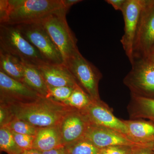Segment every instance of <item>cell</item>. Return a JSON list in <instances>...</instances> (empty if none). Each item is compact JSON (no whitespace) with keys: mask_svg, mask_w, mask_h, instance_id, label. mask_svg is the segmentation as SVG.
Wrapping results in <instances>:
<instances>
[{"mask_svg":"<svg viewBox=\"0 0 154 154\" xmlns=\"http://www.w3.org/2000/svg\"><path fill=\"white\" fill-rule=\"evenodd\" d=\"M15 25L17 26L24 38L38 51L46 63H64L61 53L41 22Z\"/></svg>","mask_w":154,"mask_h":154,"instance_id":"6","label":"cell"},{"mask_svg":"<svg viewBox=\"0 0 154 154\" xmlns=\"http://www.w3.org/2000/svg\"><path fill=\"white\" fill-rule=\"evenodd\" d=\"M147 0H126L122 10L124 33L120 42L131 63L133 62V47L141 16Z\"/></svg>","mask_w":154,"mask_h":154,"instance_id":"9","label":"cell"},{"mask_svg":"<svg viewBox=\"0 0 154 154\" xmlns=\"http://www.w3.org/2000/svg\"><path fill=\"white\" fill-rule=\"evenodd\" d=\"M42 154H69L65 146H62L48 151L41 152Z\"/></svg>","mask_w":154,"mask_h":154,"instance_id":"30","label":"cell"},{"mask_svg":"<svg viewBox=\"0 0 154 154\" xmlns=\"http://www.w3.org/2000/svg\"><path fill=\"white\" fill-rule=\"evenodd\" d=\"M64 64L79 87L93 102L102 101L99 96V85L102 75L99 69L85 58L79 51L65 60Z\"/></svg>","mask_w":154,"mask_h":154,"instance_id":"4","label":"cell"},{"mask_svg":"<svg viewBox=\"0 0 154 154\" xmlns=\"http://www.w3.org/2000/svg\"><path fill=\"white\" fill-rule=\"evenodd\" d=\"M123 79L131 95L154 99V61L149 58L134 61Z\"/></svg>","mask_w":154,"mask_h":154,"instance_id":"7","label":"cell"},{"mask_svg":"<svg viewBox=\"0 0 154 154\" xmlns=\"http://www.w3.org/2000/svg\"><path fill=\"white\" fill-rule=\"evenodd\" d=\"M82 2V1L81 0H62L64 7L68 11L72 6Z\"/></svg>","mask_w":154,"mask_h":154,"instance_id":"31","label":"cell"},{"mask_svg":"<svg viewBox=\"0 0 154 154\" xmlns=\"http://www.w3.org/2000/svg\"><path fill=\"white\" fill-rule=\"evenodd\" d=\"M90 124L82 111L72 109L59 125L63 145L72 143L84 137Z\"/></svg>","mask_w":154,"mask_h":154,"instance_id":"13","label":"cell"},{"mask_svg":"<svg viewBox=\"0 0 154 154\" xmlns=\"http://www.w3.org/2000/svg\"><path fill=\"white\" fill-rule=\"evenodd\" d=\"M0 71L12 79L23 83L22 62L2 50H0Z\"/></svg>","mask_w":154,"mask_h":154,"instance_id":"19","label":"cell"},{"mask_svg":"<svg viewBox=\"0 0 154 154\" xmlns=\"http://www.w3.org/2000/svg\"><path fill=\"white\" fill-rule=\"evenodd\" d=\"M8 12L4 24L8 25L40 22L51 14L65 9L62 0H8Z\"/></svg>","mask_w":154,"mask_h":154,"instance_id":"2","label":"cell"},{"mask_svg":"<svg viewBox=\"0 0 154 154\" xmlns=\"http://www.w3.org/2000/svg\"><path fill=\"white\" fill-rule=\"evenodd\" d=\"M65 146L69 154H99L100 151L85 137Z\"/></svg>","mask_w":154,"mask_h":154,"instance_id":"22","label":"cell"},{"mask_svg":"<svg viewBox=\"0 0 154 154\" xmlns=\"http://www.w3.org/2000/svg\"><path fill=\"white\" fill-rule=\"evenodd\" d=\"M127 109L131 119H147L154 123V99L131 95Z\"/></svg>","mask_w":154,"mask_h":154,"instance_id":"17","label":"cell"},{"mask_svg":"<svg viewBox=\"0 0 154 154\" xmlns=\"http://www.w3.org/2000/svg\"><path fill=\"white\" fill-rule=\"evenodd\" d=\"M42 96L25 84L0 71V103L8 105L32 102Z\"/></svg>","mask_w":154,"mask_h":154,"instance_id":"10","label":"cell"},{"mask_svg":"<svg viewBox=\"0 0 154 154\" xmlns=\"http://www.w3.org/2000/svg\"><path fill=\"white\" fill-rule=\"evenodd\" d=\"M63 145L59 126L48 127L38 129L35 136L33 149L40 152L48 151Z\"/></svg>","mask_w":154,"mask_h":154,"instance_id":"16","label":"cell"},{"mask_svg":"<svg viewBox=\"0 0 154 154\" xmlns=\"http://www.w3.org/2000/svg\"><path fill=\"white\" fill-rule=\"evenodd\" d=\"M12 131L20 134L36 136L39 128L27 122L14 118L7 126Z\"/></svg>","mask_w":154,"mask_h":154,"instance_id":"23","label":"cell"},{"mask_svg":"<svg viewBox=\"0 0 154 154\" xmlns=\"http://www.w3.org/2000/svg\"><path fill=\"white\" fill-rule=\"evenodd\" d=\"M67 12L66 9H63L40 21L61 53L64 61L79 51L77 38L67 22Z\"/></svg>","mask_w":154,"mask_h":154,"instance_id":"5","label":"cell"},{"mask_svg":"<svg viewBox=\"0 0 154 154\" xmlns=\"http://www.w3.org/2000/svg\"><path fill=\"white\" fill-rule=\"evenodd\" d=\"M13 119L8 107L5 105H0V127L7 126Z\"/></svg>","mask_w":154,"mask_h":154,"instance_id":"27","label":"cell"},{"mask_svg":"<svg viewBox=\"0 0 154 154\" xmlns=\"http://www.w3.org/2000/svg\"></svg>","mask_w":154,"mask_h":154,"instance_id":"35","label":"cell"},{"mask_svg":"<svg viewBox=\"0 0 154 154\" xmlns=\"http://www.w3.org/2000/svg\"><path fill=\"white\" fill-rule=\"evenodd\" d=\"M4 105L8 107L13 118L24 120L38 128L59 125L72 109L63 103L45 97L31 102Z\"/></svg>","mask_w":154,"mask_h":154,"instance_id":"1","label":"cell"},{"mask_svg":"<svg viewBox=\"0 0 154 154\" xmlns=\"http://www.w3.org/2000/svg\"><path fill=\"white\" fill-rule=\"evenodd\" d=\"M126 0H106L105 2L111 5L116 11H121L123 10Z\"/></svg>","mask_w":154,"mask_h":154,"instance_id":"29","label":"cell"},{"mask_svg":"<svg viewBox=\"0 0 154 154\" xmlns=\"http://www.w3.org/2000/svg\"><path fill=\"white\" fill-rule=\"evenodd\" d=\"M0 50L35 66L46 63L38 51L24 38L16 25L0 24Z\"/></svg>","mask_w":154,"mask_h":154,"instance_id":"3","label":"cell"},{"mask_svg":"<svg viewBox=\"0 0 154 154\" xmlns=\"http://www.w3.org/2000/svg\"><path fill=\"white\" fill-rule=\"evenodd\" d=\"M17 145L23 150L33 149L35 136L20 134L11 131Z\"/></svg>","mask_w":154,"mask_h":154,"instance_id":"25","label":"cell"},{"mask_svg":"<svg viewBox=\"0 0 154 154\" xmlns=\"http://www.w3.org/2000/svg\"><path fill=\"white\" fill-rule=\"evenodd\" d=\"M154 50V0H147L135 38L133 62L149 57Z\"/></svg>","mask_w":154,"mask_h":154,"instance_id":"8","label":"cell"},{"mask_svg":"<svg viewBox=\"0 0 154 154\" xmlns=\"http://www.w3.org/2000/svg\"><path fill=\"white\" fill-rule=\"evenodd\" d=\"M0 149L8 154H22L24 151L17 145L11 130L6 126L0 127Z\"/></svg>","mask_w":154,"mask_h":154,"instance_id":"21","label":"cell"},{"mask_svg":"<svg viewBox=\"0 0 154 154\" xmlns=\"http://www.w3.org/2000/svg\"><path fill=\"white\" fill-rule=\"evenodd\" d=\"M93 102L88 94L78 86L75 88L68 99L63 103L72 109L82 111Z\"/></svg>","mask_w":154,"mask_h":154,"instance_id":"20","label":"cell"},{"mask_svg":"<svg viewBox=\"0 0 154 154\" xmlns=\"http://www.w3.org/2000/svg\"><path fill=\"white\" fill-rule=\"evenodd\" d=\"M84 137L99 149L114 146L145 145L136 143L126 135L115 130L91 124L88 126Z\"/></svg>","mask_w":154,"mask_h":154,"instance_id":"12","label":"cell"},{"mask_svg":"<svg viewBox=\"0 0 154 154\" xmlns=\"http://www.w3.org/2000/svg\"><path fill=\"white\" fill-rule=\"evenodd\" d=\"M127 128L128 137L140 144L154 143V123L143 119L123 120Z\"/></svg>","mask_w":154,"mask_h":154,"instance_id":"15","label":"cell"},{"mask_svg":"<svg viewBox=\"0 0 154 154\" xmlns=\"http://www.w3.org/2000/svg\"><path fill=\"white\" fill-rule=\"evenodd\" d=\"M22 154H42L41 152L36 149H31L23 151Z\"/></svg>","mask_w":154,"mask_h":154,"instance_id":"32","label":"cell"},{"mask_svg":"<svg viewBox=\"0 0 154 154\" xmlns=\"http://www.w3.org/2000/svg\"><path fill=\"white\" fill-rule=\"evenodd\" d=\"M134 146L122 145L107 147L100 149L99 154H129Z\"/></svg>","mask_w":154,"mask_h":154,"instance_id":"26","label":"cell"},{"mask_svg":"<svg viewBox=\"0 0 154 154\" xmlns=\"http://www.w3.org/2000/svg\"><path fill=\"white\" fill-rule=\"evenodd\" d=\"M22 65L24 75L23 84L42 97L47 98L48 95V87L37 67L23 62Z\"/></svg>","mask_w":154,"mask_h":154,"instance_id":"18","label":"cell"},{"mask_svg":"<svg viewBox=\"0 0 154 154\" xmlns=\"http://www.w3.org/2000/svg\"><path fill=\"white\" fill-rule=\"evenodd\" d=\"M154 143L135 146L129 154H154Z\"/></svg>","mask_w":154,"mask_h":154,"instance_id":"28","label":"cell"},{"mask_svg":"<svg viewBox=\"0 0 154 154\" xmlns=\"http://www.w3.org/2000/svg\"><path fill=\"white\" fill-rule=\"evenodd\" d=\"M48 87V95L47 98L62 103L68 99L75 88L70 87Z\"/></svg>","mask_w":154,"mask_h":154,"instance_id":"24","label":"cell"},{"mask_svg":"<svg viewBox=\"0 0 154 154\" xmlns=\"http://www.w3.org/2000/svg\"><path fill=\"white\" fill-rule=\"evenodd\" d=\"M37 67L48 87H70L75 88L79 86L64 63H45Z\"/></svg>","mask_w":154,"mask_h":154,"instance_id":"14","label":"cell"},{"mask_svg":"<svg viewBox=\"0 0 154 154\" xmlns=\"http://www.w3.org/2000/svg\"><path fill=\"white\" fill-rule=\"evenodd\" d=\"M82 111L88 118L90 124L115 130L128 137L127 128L123 120L116 117L111 108L102 100L92 102L86 109Z\"/></svg>","mask_w":154,"mask_h":154,"instance_id":"11","label":"cell"},{"mask_svg":"<svg viewBox=\"0 0 154 154\" xmlns=\"http://www.w3.org/2000/svg\"><path fill=\"white\" fill-rule=\"evenodd\" d=\"M153 150L154 151V148H153Z\"/></svg>","mask_w":154,"mask_h":154,"instance_id":"34","label":"cell"},{"mask_svg":"<svg viewBox=\"0 0 154 154\" xmlns=\"http://www.w3.org/2000/svg\"><path fill=\"white\" fill-rule=\"evenodd\" d=\"M148 58L154 61V50L153 52H152L150 56Z\"/></svg>","mask_w":154,"mask_h":154,"instance_id":"33","label":"cell"}]
</instances>
